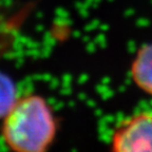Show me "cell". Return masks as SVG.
<instances>
[{"label":"cell","mask_w":152,"mask_h":152,"mask_svg":"<svg viewBox=\"0 0 152 152\" xmlns=\"http://www.w3.org/2000/svg\"><path fill=\"white\" fill-rule=\"evenodd\" d=\"M115 152H152V113L140 112L123 119L111 136Z\"/></svg>","instance_id":"2"},{"label":"cell","mask_w":152,"mask_h":152,"mask_svg":"<svg viewBox=\"0 0 152 152\" xmlns=\"http://www.w3.org/2000/svg\"><path fill=\"white\" fill-rule=\"evenodd\" d=\"M17 100L18 97L15 83L9 76L0 72V119L9 113Z\"/></svg>","instance_id":"4"},{"label":"cell","mask_w":152,"mask_h":152,"mask_svg":"<svg viewBox=\"0 0 152 152\" xmlns=\"http://www.w3.org/2000/svg\"><path fill=\"white\" fill-rule=\"evenodd\" d=\"M2 119V138L14 151H45L56 136L57 125L53 111L39 95L18 98Z\"/></svg>","instance_id":"1"},{"label":"cell","mask_w":152,"mask_h":152,"mask_svg":"<svg viewBox=\"0 0 152 152\" xmlns=\"http://www.w3.org/2000/svg\"><path fill=\"white\" fill-rule=\"evenodd\" d=\"M131 76L140 90L152 96V42L137 51L131 64Z\"/></svg>","instance_id":"3"}]
</instances>
